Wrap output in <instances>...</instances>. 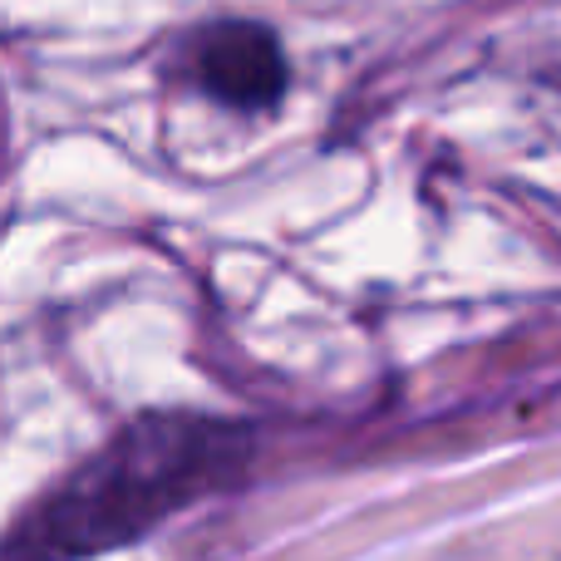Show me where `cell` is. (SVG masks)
I'll return each instance as SVG.
<instances>
[{"instance_id": "6da1fadb", "label": "cell", "mask_w": 561, "mask_h": 561, "mask_svg": "<svg viewBox=\"0 0 561 561\" xmlns=\"http://www.w3.org/2000/svg\"><path fill=\"white\" fill-rule=\"evenodd\" d=\"M256 458V428L222 414L153 409L39 493L0 537V561H94L183 507L227 493Z\"/></svg>"}, {"instance_id": "7a4b0ae2", "label": "cell", "mask_w": 561, "mask_h": 561, "mask_svg": "<svg viewBox=\"0 0 561 561\" xmlns=\"http://www.w3.org/2000/svg\"><path fill=\"white\" fill-rule=\"evenodd\" d=\"M197 84L227 108L262 114L276 108L290 84L286 49L256 20H222L197 39Z\"/></svg>"}]
</instances>
